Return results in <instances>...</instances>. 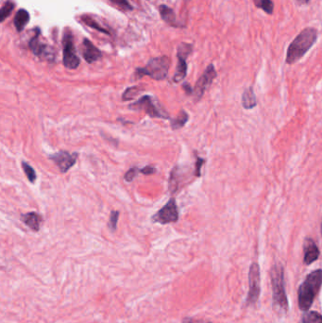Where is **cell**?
<instances>
[{
	"mask_svg": "<svg viewBox=\"0 0 322 323\" xmlns=\"http://www.w3.org/2000/svg\"><path fill=\"white\" fill-rule=\"evenodd\" d=\"M300 323H322V315L316 311H307Z\"/></svg>",
	"mask_w": 322,
	"mask_h": 323,
	"instance_id": "obj_21",
	"label": "cell"
},
{
	"mask_svg": "<svg viewBox=\"0 0 322 323\" xmlns=\"http://www.w3.org/2000/svg\"><path fill=\"white\" fill-rule=\"evenodd\" d=\"M303 252H304L303 262L305 265H311L312 263L317 261L321 254L320 249L318 248L316 242L309 237H307L304 240Z\"/></svg>",
	"mask_w": 322,
	"mask_h": 323,
	"instance_id": "obj_12",
	"label": "cell"
},
{
	"mask_svg": "<svg viewBox=\"0 0 322 323\" xmlns=\"http://www.w3.org/2000/svg\"><path fill=\"white\" fill-rule=\"evenodd\" d=\"M180 171L179 166L174 167L170 173L169 178V191L170 193L175 194L180 189V184H181V178H180Z\"/></svg>",
	"mask_w": 322,
	"mask_h": 323,
	"instance_id": "obj_20",
	"label": "cell"
},
{
	"mask_svg": "<svg viewBox=\"0 0 322 323\" xmlns=\"http://www.w3.org/2000/svg\"><path fill=\"white\" fill-rule=\"evenodd\" d=\"M248 295L247 304H254L258 300L261 291L260 267L257 263H252L248 272Z\"/></svg>",
	"mask_w": 322,
	"mask_h": 323,
	"instance_id": "obj_7",
	"label": "cell"
},
{
	"mask_svg": "<svg viewBox=\"0 0 322 323\" xmlns=\"http://www.w3.org/2000/svg\"><path fill=\"white\" fill-rule=\"evenodd\" d=\"M14 7H15V4L11 0H8L3 5V7L0 9V22H3L8 16H10V14L13 13Z\"/></svg>",
	"mask_w": 322,
	"mask_h": 323,
	"instance_id": "obj_24",
	"label": "cell"
},
{
	"mask_svg": "<svg viewBox=\"0 0 322 323\" xmlns=\"http://www.w3.org/2000/svg\"><path fill=\"white\" fill-rule=\"evenodd\" d=\"M40 35V30H36V35L32 38L29 42V48L33 54H35L38 57H49V51H48V47L40 42L39 39Z\"/></svg>",
	"mask_w": 322,
	"mask_h": 323,
	"instance_id": "obj_14",
	"label": "cell"
},
{
	"mask_svg": "<svg viewBox=\"0 0 322 323\" xmlns=\"http://www.w3.org/2000/svg\"><path fill=\"white\" fill-rule=\"evenodd\" d=\"M192 50H193V47L190 44L182 43L181 45H179L178 53H177L178 65H177L176 72L173 77L174 82H180L186 78V73H187L186 60H187L188 56L191 54Z\"/></svg>",
	"mask_w": 322,
	"mask_h": 323,
	"instance_id": "obj_9",
	"label": "cell"
},
{
	"mask_svg": "<svg viewBox=\"0 0 322 323\" xmlns=\"http://www.w3.org/2000/svg\"><path fill=\"white\" fill-rule=\"evenodd\" d=\"M29 22V13L26 10H19L14 17V26L17 31H22L25 28L26 26Z\"/></svg>",
	"mask_w": 322,
	"mask_h": 323,
	"instance_id": "obj_17",
	"label": "cell"
},
{
	"mask_svg": "<svg viewBox=\"0 0 322 323\" xmlns=\"http://www.w3.org/2000/svg\"><path fill=\"white\" fill-rule=\"evenodd\" d=\"M63 64L66 68L76 69L80 65V59L76 54L73 36L70 31H66L63 37Z\"/></svg>",
	"mask_w": 322,
	"mask_h": 323,
	"instance_id": "obj_8",
	"label": "cell"
},
{
	"mask_svg": "<svg viewBox=\"0 0 322 323\" xmlns=\"http://www.w3.org/2000/svg\"><path fill=\"white\" fill-rule=\"evenodd\" d=\"M255 6L268 14H272L274 3L272 0H253Z\"/></svg>",
	"mask_w": 322,
	"mask_h": 323,
	"instance_id": "obj_23",
	"label": "cell"
},
{
	"mask_svg": "<svg viewBox=\"0 0 322 323\" xmlns=\"http://www.w3.org/2000/svg\"><path fill=\"white\" fill-rule=\"evenodd\" d=\"M322 269H317L308 274L304 282L299 286L297 291L298 307L303 312L309 311L315 298L322 287Z\"/></svg>",
	"mask_w": 322,
	"mask_h": 323,
	"instance_id": "obj_1",
	"label": "cell"
},
{
	"mask_svg": "<svg viewBox=\"0 0 322 323\" xmlns=\"http://www.w3.org/2000/svg\"><path fill=\"white\" fill-rule=\"evenodd\" d=\"M83 58L88 63H92L98 61L101 57L100 50L94 46V44L88 39L83 40Z\"/></svg>",
	"mask_w": 322,
	"mask_h": 323,
	"instance_id": "obj_13",
	"label": "cell"
},
{
	"mask_svg": "<svg viewBox=\"0 0 322 323\" xmlns=\"http://www.w3.org/2000/svg\"><path fill=\"white\" fill-rule=\"evenodd\" d=\"M170 63V59L166 56L153 58L147 63L145 67L137 68L135 78L141 79L144 76H149L155 81H162L167 77Z\"/></svg>",
	"mask_w": 322,
	"mask_h": 323,
	"instance_id": "obj_4",
	"label": "cell"
},
{
	"mask_svg": "<svg viewBox=\"0 0 322 323\" xmlns=\"http://www.w3.org/2000/svg\"><path fill=\"white\" fill-rule=\"evenodd\" d=\"M285 271L281 264H275L270 270L272 285L273 307L275 311L285 314L288 310V300L285 288Z\"/></svg>",
	"mask_w": 322,
	"mask_h": 323,
	"instance_id": "obj_3",
	"label": "cell"
},
{
	"mask_svg": "<svg viewBox=\"0 0 322 323\" xmlns=\"http://www.w3.org/2000/svg\"><path fill=\"white\" fill-rule=\"evenodd\" d=\"M81 19H82L83 23H84V24H86L88 27H93V28H95V29L99 30V31H100V32H103V33L109 34V31H108L107 29H105L104 27H102L101 26L99 25V24L97 23V21H96V20H94L92 17H90V16H88V15H83V16L81 17Z\"/></svg>",
	"mask_w": 322,
	"mask_h": 323,
	"instance_id": "obj_25",
	"label": "cell"
},
{
	"mask_svg": "<svg viewBox=\"0 0 322 323\" xmlns=\"http://www.w3.org/2000/svg\"><path fill=\"white\" fill-rule=\"evenodd\" d=\"M113 5H115L116 7H118L119 9L123 10V11H133V6L129 3L128 0H111Z\"/></svg>",
	"mask_w": 322,
	"mask_h": 323,
	"instance_id": "obj_27",
	"label": "cell"
},
{
	"mask_svg": "<svg viewBox=\"0 0 322 323\" xmlns=\"http://www.w3.org/2000/svg\"><path fill=\"white\" fill-rule=\"evenodd\" d=\"M183 88H184V90L186 91V93L187 95H191V94H193V88L190 86L189 83H184Z\"/></svg>",
	"mask_w": 322,
	"mask_h": 323,
	"instance_id": "obj_33",
	"label": "cell"
},
{
	"mask_svg": "<svg viewBox=\"0 0 322 323\" xmlns=\"http://www.w3.org/2000/svg\"><path fill=\"white\" fill-rule=\"evenodd\" d=\"M216 75L217 74H216L214 64L208 65L207 68L205 69L204 73L201 75V77L198 79L195 87L193 89V94L195 96L196 101H198L202 99L205 91L212 84V82L215 79Z\"/></svg>",
	"mask_w": 322,
	"mask_h": 323,
	"instance_id": "obj_10",
	"label": "cell"
},
{
	"mask_svg": "<svg viewBox=\"0 0 322 323\" xmlns=\"http://www.w3.org/2000/svg\"><path fill=\"white\" fill-rule=\"evenodd\" d=\"M189 120V114L185 111L182 110L180 113L177 115V117H175L173 119H170V123H171V129L173 131L176 130H180L183 127L186 126V123Z\"/></svg>",
	"mask_w": 322,
	"mask_h": 323,
	"instance_id": "obj_19",
	"label": "cell"
},
{
	"mask_svg": "<svg viewBox=\"0 0 322 323\" xmlns=\"http://www.w3.org/2000/svg\"><path fill=\"white\" fill-rule=\"evenodd\" d=\"M144 91V88L141 86H132L127 88L122 95V100L124 101H129L135 99L137 96Z\"/></svg>",
	"mask_w": 322,
	"mask_h": 323,
	"instance_id": "obj_22",
	"label": "cell"
},
{
	"mask_svg": "<svg viewBox=\"0 0 322 323\" xmlns=\"http://www.w3.org/2000/svg\"><path fill=\"white\" fill-rule=\"evenodd\" d=\"M138 172H139V168H137V167H133V168L129 169V170L126 172V174H125V181H127L128 183L133 182V181L135 179V177H136Z\"/></svg>",
	"mask_w": 322,
	"mask_h": 323,
	"instance_id": "obj_29",
	"label": "cell"
},
{
	"mask_svg": "<svg viewBox=\"0 0 322 323\" xmlns=\"http://www.w3.org/2000/svg\"><path fill=\"white\" fill-rule=\"evenodd\" d=\"M205 162V161L199 157H197V162H196V172L195 174L197 177H200V170H201V166L202 164Z\"/></svg>",
	"mask_w": 322,
	"mask_h": 323,
	"instance_id": "obj_31",
	"label": "cell"
},
{
	"mask_svg": "<svg viewBox=\"0 0 322 323\" xmlns=\"http://www.w3.org/2000/svg\"><path fill=\"white\" fill-rule=\"evenodd\" d=\"M78 153H69L67 151H59L50 156V159L59 167L62 173H66L77 162Z\"/></svg>",
	"mask_w": 322,
	"mask_h": 323,
	"instance_id": "obj_11",
	"label": "cell"
},
{
	"mask_svg": "<svg viewBox=\"0 0 322 323\" xmlns=\"http://www.w3.org/2000/svg\"><path fill=\"white\" fill-rule=\"evenodd\" d=\"M118 218H119V212H111V215H110V219H109V227L111 228V230H112V232L116 230V227H117V222H118Z\"/></svg>",
	"mask_w": 322,
	"mask_h": 323,
	"instance_id": "obj_28",
	"label": "cell"
},
{
	"mask_svg": "<svg viewBox=\"0 0 322 323\" xmlns=\"http://www.w3.org/2000/svg\"><path fill=\"white\" fill-rule=\"evenodd\" d=\"M159 11H160L161 19L165 23H167L168 25L170 26H177V24H176V22H177V20H176V14L174 13L172 9H170L166 5H161Z\"/></svg>",
	"mask_w": 322,
	"mask_h": 323,
	"instance_id": "obj_18",
	"label": "cell"
},
{
	"mask_svg": "<svg viewBox=\"0 0 322 323\" xmlns=\"http://www.w3.org/2000/svg\"><path fill=\"white\" fill-rule=\"evenodd\" d=\"M139 172L142 173V174L146 175V176H149V175L154 174L156 172V169L152 166H145V167L139 169Z\"/></svg>",
	"mask_w": 322,
	"mask_h": 323,
	"instance_id": "obj_30",
	"label": "cell"
},
{
	"mask_svg": "<svg viewBox=\"0 0 322 323\" xmlns=\"http://www.w3.org/2000/svg\"><path fill=\"white\" fill-rule=\"evenodd\" d=\"M21 219L28 228H30L34 232H38L40 230L41 223H42V217L37 213L31 212V213L25 214L21 216Z\"/></svg>",
	"mask_w": 322,
	"mask_h": 323,
	"instance_id": "obj_15",
	"label": "cell"
},
{
	"mask_svg": "<svg viewBox=\"0 0 322 323\" xmlns=\"http://www.w3.org/2000/svg\"><path fill=\"white\" fill-rule=\"evenodd\" d=\"M242 105L246 110H250L256 107L257 100L253 88L249 87L244 91L242 95Z\"/></svg>",
	"mask_w": 322,
	"mask_h": 323,
	"instance_id": "obj_16",
	"label": "cell"
},
{
	"mask_svg": "<svg viewBox=\"0 0 322 323\" xmlns=\"http://www.w3.org/2000/svg\"><path fill=\"white\" fill-rule=\"evenodd\" d=\"M318 35L319 32L314 27H307L303 29L290 44L286 53V63L293 64L300 60L314 46L318 39Z\"/></svg>",
	"mask_w": 322,
	"mask_h": 323,
	"instance_id": "obj_2",
	"label": "cell"
},
{
	"mask_svg": "<svg viewBox=\"0 0 322 323\" xmlns=\"http://www.w3.org/2000/svg\"><path fill=\"white\" fill-rule=\"evenodd\" d=\"M183 323H211L209 322H205L202 320H193V319H185Z\"/></svg>",
	"mask_w": 322,
	"mask_h": 323,
	"instance_id": "obj_32",
	"label": "cell"
},
{
	"mask_svg": "<svg viewBox=\"0 0 322 323\" xmlns=\"http://www.w3.org/2000/svg\"><path fill=\"white\" fill-rule=\"evenodd\" d=\"M179 220V210L176 199L171 198L166 204L151 216L153 223L169 224L175 223Z\"/></svg>",
	"mask_w": 322,
	"mask_h": 323,
	"instance_id": "obj_6",
	"label": "cell"
},
{
	"mask_svg": "<svg viewBox=\"0 0 322 323\" xmlns=\"http://www.w3.org/2000/svg\"><path fill=\"white\" fill-rule=\"evenodd\" d=\"M296 1L299 5H304V4H307L310 0H296Z\"/></svg>",
	"mask_w": 322,
	"mask_h": 323,
	"instance_id": "obj_34",
	"label": "cell"
},
{
	"mask_svg": "<svg viewBox=\"0 0 322 323\" xmlns=\"http://www.w3.org/2000/svg\"><path fill=\"white\" fill-rule=\"evenodd\" d=\"M129 109L136 112H145L152 118L170 119L168 112L161 107L157 99L149 95L143 96L135 102L130 104Z\"/></svg>",
	"mask_w": 322,
	"mask_h": 323,
	"instance_id": "obj_5",
	"label": "cell"
},
{
	"mask_svg": "<svg viewBox=\"0 0 322 323\" xmlns=\"http://www.w3.org/2000/svg\"><path fill=\"white\" fill-rule=\"evenodd\" d=\"M22 167H23V170L25 172L26 176L27 177L28 181L30 183H34L37 179V176H36V172L34 170V168L28 164L27 162H22Z\"/></svg>",
	"mask_w": 322,
	"mask_h": 323,
	"instance_id": "obj_26",
	"label": "cell"
}]
</instances>
